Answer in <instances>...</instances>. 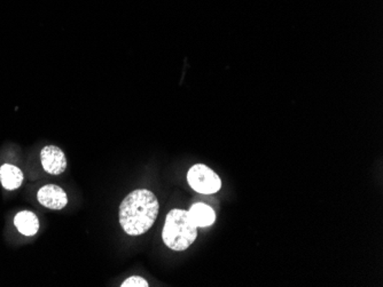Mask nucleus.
Returning a JSON list of instances; mask_svg holds the SVG:
<instances>
[{"mask_svg":"<svg viewBox=\"0 0 383 287\" xmlns=\"http://www.w3.org/2000/svg\"><path fill=\"white\" fill-rule=\"evenodd\" d=\"M122 287H149V281L144 279L139 276H133V277L128 278L126 281H123Z\"/></svg>","mask_w":383,"mask_h":287,"instance_id":"9","label":"nucleus"},{"mask_svg":"<svg viewBox=\"0 0 383 287\" xmlns=\"http://www.w3.org/2000/svg\"><path fill=\"white\" fill-rule=\"evenodd\" d=\"M197 237V227L188 212L183 210H172L165 219L162 238L169 249L181 252L188 249Z\"/></svg>","mask_w":383,"mask_h":287,"instance_id":"2","label":"nucleus"},{"mask_svg":"<svg viewBox=\"0 0 383 287\" xmlns=\"http://www.w3.org/2000/svg\"><path fill=\"white\" fill-rule=\"evenodd\" d=\"M187 182L190 188L203 195H213L222 188V180L218 174L203 164L190 167L187 173Z\"/></svg>","mask_w":383,"mask_h":287,"instance_id":"3","label":"nucleus"},{"mask_svg":"<svg viewBox=\"0 0 383 287\" xmlns=\"http://www.w3.org/2000/svg\"><path fill=\"white\" fill-rule=\"evenodd\" d=\"M43 169L52 176H60L67 169V158L60 148L47 146L40 151Z\"/></svg>","mask_w":383,"mask_h":287,"instance_id":"4","label":"nucleus"},{"mask_svg":"<svg viewBox=\"0 0 383 287\" xmlns=\"http://www.w3.org/2000/svg\"><path fill=\"white\" fill-rule=\"evenodd\" d=\"M158 198L147 189H138L123 199L119 205V224L130 236L147 233L158 215Z\"/></svg>","mask_w":383,"mask_h":287,"instance_id":"1","label":"nucleus"},{"mask_svg":"<svg viewBox=\"0 0 383 287\" xmlns=\"http://www.w3.org/2000/svg\"><path fill=\"white\" fill-rule=\"evenodd\" d=\"M37 198L43 206H45L50 210H54V211L65 208L68 204L67 194L59 185H44L39 189Z\"/></svg>","mask_w":383,"mask_h":287,"instance_id":"5","label":"nucleus"},{"mask_svg":"<svg viewBox=\"0 0 383 287\" xmlns=\"http://www.w3.org/2000/svg\"><path fill=\"white\" fill-rule=\"evenodd\" d=\"M188 214L197 227H209L216 221V213L213 212V208L203 203L193 205Z\"/></svg>","mask_w":383,"mask_h":287,"instance_id":"6","label":"nucleus"},{"mask_svg":"<svg viewBox=\"0 0 383 287\" xmlns=\"http://www.w3.org/2000/svg\"><path fill=\"white\" fill-rule=\"evenodd\" d=\"M0 181L7 190H15L22 185L23 173L19 167L5 164L0 169Z\"/></svg>","mask_w":383,"mask_h":287,"instance_id":"8","label":"nucleus"},{"mask_svg":"<svg viewBox=\"0 0 383 287\" xmlns=\"http://www.w3.org/2000/svg\"><path fill=\"white\" fill-rule=\"evenodd\" d=\"M14 224L24 236H35L39 230L38 217L33 212H20L14 219Z\"/></svg>","mask_w":383,"mask_h":287,"instance_id":"7","label":"nucleus"}]
</instances>
